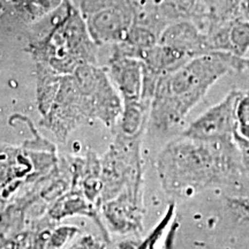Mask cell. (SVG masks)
Wrapping results in <instances>:
<instances>
[{
    "mask_svg": "<svg viewBox=\"0 0 249 249\" xmlns=\"http://www.w3.org/2000/svg\"><path fill=\"white\" fill-rule=\"evenodd\" d=\"M234 138L249 142V123L244 124H236Z\"/></svg>",
    "mask_w": 249,
    "mask_h": 249,
    "instance_id": "9",
    "label": "cell"
},
{
    "mask_svg": "<svg viewBox=\"0 0 249 249\" xmlns=\"http://www.w3.org/2000/svg\"><path fill=\"white\" fill-rule=\"evenodd\" d=\"M158 44L178 49L191 58L209 53L205 35L189 20L177 21L165 27Z\"/></svg>",
    "mask_w": 249,
    "mask_h": 249,
    "instance_id": "5",
    "label": "cell"
},
{
    "mask_svg": "<svg viewBox=\"0 0 249 249\" xmlns=\"http://www.w3.org/2000/svg\"><path fill=\"white\" fill-rule=\"evenodd\" d=\"M242 90H232L216 105L192 121L181 136L198 141L233 140L236 128V103Z\"/></svg>",
    "mask_w": 249,
    "mask_h": 249,
    "instance_id": "3",
    "label": "cell"
},
{
    "mask_svg": "<svg viewBox=\"0 0 249 249\" xmlns=\"http://www.w3.org/2000/svg\"><path fill=\"white\" fill-rule=\"evenodd\" d=\"M244 71L249 74V58H244Z\"/></svg>",
    "mask_w": 249,
    "mask_h": 249,
    "instance_id": "11",
    "label": "cell"
},
{
    "mask_svg": "<svg viewBox=\"0 0 249 249\" xmlns=\"http://www.w3.org/2000/svg\"><path fill=\"white\" fill-rule=\"evenodd\" d=\"M208 51L246 58L249 51V18L239 17L211 27L204 34Z\"/></svg>",
    "mask_w": 249,
    "mask_h": 249,
    "instance_id": "4",
    "label": "cell"
},
{
    "mask_svg": "<svg viewBox=\"0 0 249 249\" xmlns=\"http://www.w3.org/2000/svg\"><path fill=\"white\" fill-rule=\"evenodd\" d=\"M234 141L236 143V145H238L239 151H240L241 161L242 165H244L245 173L249 178V142L242 141V140L236 138H234Z\"/></svg>",
    "mask_w": 249,
    "mask_h": 249,
    "instance_id": "7",
    "label": "cell"
},
{
    "mask_svg": "<svg viewBox=\"0 0 249 249\" xmlns=\"http://www.w3.org/2000/svg\"><path fill=\"white\" fill-rule=\"evenodd\" d=\"M242 12L247 18H249V0H242Z\"/></svg>",
    "mask_w": 249,
    "mask_h": 249,
    "instance_id": "10",
    "label": "cell"
},
{
    "mask_svg": "<svg viewBox=\"0 0 249 249\" xmlns=\"http://www.w3.org/2000/svg\"><path fill=\"white\" fill-rule=\"evenodd\" d=\"M158 170L165 192L174 198L236 185L246 176L234 139L198 141L180 136L165 147Z\"/></svg>",
    "mask_w": 249,
    "mask_h": 249,
    "instance_id": "1",
    "label": "cell"
},
{
    "mask_svg": "<svg viewBox=\"0 0 249 249\" xmlns=\"http://www.w3.org/2000/svg\"><path fill=\"white\" fill-rule=\"evenodd\" d=\"M239 17H245L242 0H196L191 21L205 34L211 27Z\"/></svg>",
    "mask_w": 249,
    "mask_h": 249,
    "instance_id": "6",
    "label": "cell"
},
{
    "mask_svg": "<svg viewBox=\"0 0 249 249\" xmlns=\"http://www.w3.org/2000/svg\"><path fill=\"white\" fill-rule=\"evenodd\" d=\"M232 71H244V58L209 52L160 76L155 88L154 123L157 129L169 132L179 127L211 87Z\"/></svg>",
    "mask_w": 249,
    "mask_h": 249,
    "instance_id": "2",
    "label": "cell"
},
{
    "mask_svg": "<svg viewBox=\"0 0 249 249\" xmlns=\"http://www.w3.org/2000/svg\"><path fill=\"white\" fill-rule=\"evenodd\" d=\"M231 203L234 205L236 209L241 211L242 213L249 218V195L238 196V197L232 198Z\"/></svg>",
    "mask_w": 249,
    "mask_h": 249,
    "instance_id": "8",
    "label": "cell"
}]
</instances>
